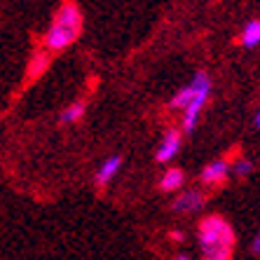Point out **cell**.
Masks as SVG:
<instances>
[{
	"instance_id": "8",
	"label": "cell",
	"mask_w": 260,
	"mask_h": 260,
	"mask_svg": "<svg viewBox=\"0 0 260 260\" xmlns=\"http://www.w3.org/2000/svg\"><path fill=\"white\" fill-rule=\"evenodd\" d=\"M183 181H185V176H183L181 169H169L167 174L162 176L159 188H162L164 192H174V190H181L183 188Z\"/></svg>"
},
{
	"instance_id": "11",
	"label": "cell",
	"mask_w": 260,
	"mask_h": 260,
	"mask_svg": "<svg viewBox=\"0 0 260 260\" xmlns=\"http://www.w3.org/2000/svg\"><path fill=\"white\" fill-rule=\"evenodd\" d=\"M49 66V59H47V54H38L36 56V61L30 63V68H28V75L30 78H38L40 73H45V68Z\"/></svg>"
},
{
	"instance_id": "5",
	"label": "cell",
	"mask_w": 260,
	"mask_h": 260,
	"mask_svg": "<svg viewBox=\"0 0 260 260\" xmlns=\"http://www.w3.org/2000/svg\"><path fill=\"white\" fill-rule=\"evenodd\" d=\"M204 204V194L200 190H183L174 202V211L178 213H194Z\"/></svg>"
},
{
	"instance_id": "6",
	"label": "cell",
	"mask_w": 260,
	"mask_h": 260,
	"mask_svg": "<svg viewBox=\"0 0 260 260\" xmlns=\"http://www.w3.org/2000/svg\"><path fill=\"white\" fill-rule=\"evenodd\" d=\"M228 174H230V167H228V162H223V159H216V162L206 164L204 169H202V181L209 183V185H216V183L225 181V178H228Z\"/></svg>"
},
{
	"instance_id": "12",
	"label": "cell",
	"mask_w": 260,
	"mask_h": 260,
	"mask_svg": "<svg viewBox=\"0 0 260 260\" xmlns=\"http://www.w3.org/2000/svg\"><path fill=\"white\" fill-rule=\"evenodd\" d=\"M235 174L242 176V178L244 176H248L251 174V162H248V159H239V162L235 164Z\"/></svg>"
},
{
	"instance_id": "15",
	"label": "cell",
	"mask_w": 260,
	"mask_h": 260,
	"mask_svg": "<svg viewBox=\"0 0 260 260\" xmlns=\"http://www.w3.org/2000/svg\"><path fill=\"white\" fill-rule=\"evenodd\" d=\"M255 124H258V127H260V113H258V115H255Z\"/></svg>"
},
{
	"instance_id": "7",
	"label": "cell",
	"mask_w": 260,
	"mask_h": 260,
	"mask_svg": "<svg viewBox=\"0 0 260 260\" xmlns=\"http://www.w3.org/2000/svg\"><path fill=\"white\" fill-rule=\"evenodd\" d=\"M120 167H122V157H120V155H113V157H108L106 162L101 164V169H99L96 183H99V185H108V183L117 176Z\"/></svg>"
},
{
	"instance_id": "14",
	"label": "cell",
	"mask_w": 260,
	"mask_h": 260,
	"mask_svg": "<svg viewBox=\"0 0 260 260\" xmlns=\"http://www.w3.org/2000/svg\"><path fill=\"white\" fill-rule=\"evenodd\" d=\"M176 260H190V258H188V255H178V258H176Z\"/></svg>"
},
{
	"instance_id": "1",
	"label": "cell",
	"mask_w": 260,
	"mask_h": 260,
	"mask_svg": "<svg viewBox=\"0 0 260 260\" xmlns=\"http://www.w3.org/2000/svg\"><path fill=\"white\" fill-rule=\"evenodd\" d=\"M200 246L204 260H232L235 232L220 216H209L200 225Z\"/></svg>"
},
{
	"instance_id": "2",
	"label": "cell",
	"mask_w": 260,
	"mask_h": 260,
	"mask_svg": "<svg viewBox=\"0 0 260 260\" xmlns=\"http://www.w3.org/2000/svg\"><path fill=\"white\" fill-rule=\"evenodd\" d=\"M80 26H82V17L80 10L73 3H63L61 10L56 12V17L52 19V24L47 28L45 36V45L52 52H61V49L71 47L80 36Z\"/></svg>"
},
{
	"instance_id": "10",
	"label": "cell",
	"mask_w": 260,
	"mask_h": 260,
	"mask_svg": "<svg viewBox=\"0 0 260 260\" xmlns=\"http://www.w3.org/2000/svg\"><path fill=\"white\" fill-rule=\"evenodd\" d=\"M82 115H85V103L78 101V103H73V106H68V108L61 113V122L71 124V122H78Z\"/></svg>"
},
{
	"instance_id": "4",
	"label": "cell",
	"mask_w": 260,
	"mask_h": 260,
	"mask_svg": "<svg viewBox=\"0 0 260 260\" xmlns=\"http://www.w3.org/2000/svg\"><path fill=\"white\" fill-rule=\"evenodd\" d=\"M178 150H181V132L171 129V132L164 134V139H162V143H159L157 155H155V157H157V162L167 164V162H171V159L178 155Z\"/></svg>"
},
{
	"instance_id": "3",
	"label": "cell",
	"mask_w": 260,
	"mask_h": 260,
	"mask_svg": "<svg viewBox=\"0 0 260 260\" xmlns=\"http://www.w3.org/2000/svg\"><path fill=\"white\" fill-rule=\"evenodd\" d=\"M206 89H211V80H209V75H206V73H197L190 85H185L181 91H176V96L171 99V108L181 110V113H183V110L188 108L190 103H192L194 99L200 96L202 91H206Z\"/></svg>"
},
{
	"instance_id": "13",
	"label": "cell",
	"mask_w": 260,
	"mask_h": 260,
	"mask_svg": "<svg viewBox=\"0 0 260 260\" xmlns=\"http://www.w3.org/2000/svg\"><path fill=\"white\" fill-rule=\"evenodd\" d=\"M251 248H253V253H258V255H260V235L253 239V246H251Z\"/></svg>"
},
{
	"instance_id": "9",
	"label": "cell",
	"mask_w": 260,
	"mask_h": 260,
	"mask_svg": "<svg viewBox=\"0 0 260 260\" xmlns=\"http://www.w3.org/2000/svg\"><path fill=\"white\" fill-rule=\"evenodd\" d=\"M242 45L244 47H258L260 45V21H248L242 30Z\"/></svg>"
}]
</instances>
